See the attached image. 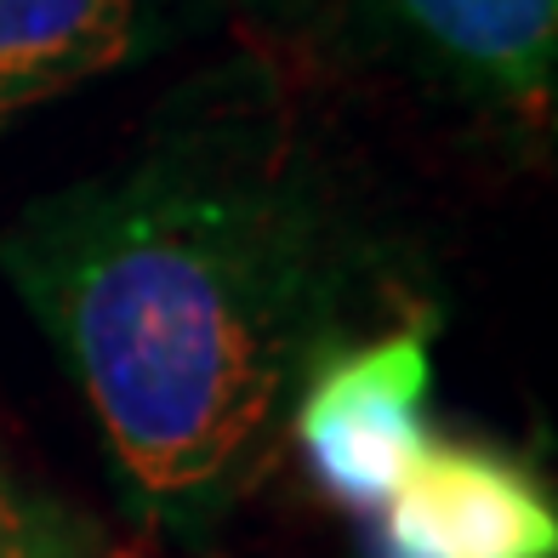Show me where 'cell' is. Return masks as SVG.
<instances>
[{
	"instance_id": "8992f818",
	"label": "cell",
	"mask_w": 558,
	"mask_h": 558,
	"mask_svg": "<svg viewBox=\"0 0 558 558\" xmlns=\"http://www.w3.org/2000/svg\"><path fill=\"white\" fill-rule=\"evenodd\" d=\"M0 558H114L104 530L81 507L23 473L7 434H0Z\"/></svg>"
},
{
	"instance_id": "3957f363",
	"label": "cell",
	"mask_w": 558,
	"mask_h": 558,
	"mask_svg": "<svg viewBox=\"0 0 558 558\" xmlns=\"http://www.w3.org/2000/svg\"><path fill=\"white\" fill-rule=\"evenodd\" d=\"M388 558H553L558 519L519 462L485 445L427 439L376 507Z\"/></svg>"
},
{
	"instance_id": "6da1fadb",
	"label": "cell",
	"mask_w": 558,
	"mask_h": 558,
	"mask_svg": "<svg viewBox=\"0 0 558 558\" xmlns=\"http://www.w3.org/2000/svg\"><path fill=\"white\" fill-rule=\"evenodd\" d=\"M0 274L81 388L125 507L199 547L337 348L365 245L263 74H206L132 155L29 199Z\"/></svg>"
},
{
	"instance_id": "52a82bcc",
	"label": "cell",
	"mask_w": 558,
	"mask_h": 558,
	"mask_svg": "<svg viewBox=\"0 0 558 558\" xmlns=\"http://www.w3.org/2000/svg\"><path fill=\"white\" fill-rule=\"evenodd\" d=\"M251 7H263V12H296V7H308V0H251Z\"/></svg>"
},
{
	"instance_id": "7a4b0ae2",
	"label": "cell",
	"mask_w": 558,
	"mask_h": 558,
	"mask_svg": "<svg viewBox=\"0 0 558 558\" xmlns=\"http://www.w3.org/2000/svg\"><path fill=\"white\" fill-rule=\"evenodd\" d=\"M427 393L434 353L422 325H393L325 353L291 404V434L319 490L376 513L427 445Z\"/></svg>"
},
{
	"instance_id": "5b68a950",
	"label": "cell",
	"mask_w": 558,
	"mask_h": 558,
	"mask_svg": "<svg viewBox=\"0 0 558 558\" xmlns=\"http://www.w3.org/2000/svg\"><path fill=\"white\" fill-rule=\"evenodd\" d=\"M427 63L485 104H536L553 81L558 0H388Z\"/></svg>"
},
{
	"instance_id": "277c9868",
	"label": "cell",
	"mask_w": 558,
	"mask_h": 558,
	"mask_svg": "<svg viewBox=\"0 0 558 558\" xmlns=\"http://www.w3.org/2000/svg\"><path fill=\"white\" fill-rule=\"evenodd\" d=\"M189 0H0V137L23 114L155 58Z\"/></svg>"
}]
</instances>
